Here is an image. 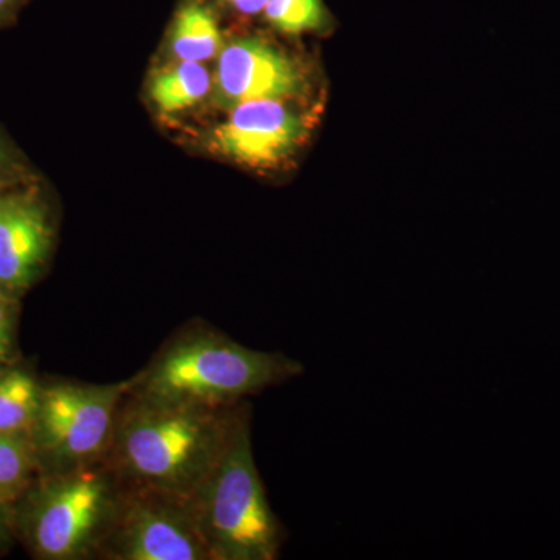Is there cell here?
I'll return each mask as SVG.
<instances>
[{"instance_id":"obj_6","label":"cell","mask_w":560,"mask_h":560,"mask_svg":"<svg viewBox=\"0 0 560 560\" xmlns=\"http://www.w3.org/2000/svg\"><path fill=\"white\" fill-rule=\"evenodd\" d=\"M116 560H212L190 501L135 489L103 541Z\"/></svg>"},{"instance_id":"obj_5","label":"cell","mask_w":560,"mask_h":560,"mask_svg":"<svg viewBox=\"0 0 560 560\" xmlns=\"http://www.w3.org/2000/svg\"><path fill=\"white\" fill-rule=\"evenodd\" d=\"M135 383L43 389L33 429L39 447L68 469L97 463L109 451L117 415Z\"/></svg>"},{"instance_id":"obj_12","label":"cell","mask_w":560,"mask_h":560,"mask_svg":"<svg viewBox=\"0 0 560 560\" xmlns=\"http://www.w3.org/2000/svg\"><path fill=\"white\" fill-rule=\"evenodd\" d=\"M40 393L43 389L27 372L0 375V433L28 436L38 418Z\"/></svg>"},{"instance_id":"obj_13","label":"cell","mask_w":560,"mask_h":560,"mask_svg":"<svg viewBox=\"0 0 560 560\" xmlns=\"http://www.w3.org/2000/svg\"><path fill=\"white\" fill-rule=\"evenodd\" d=\"M265 20L287 35L323 32L331 18L324 0H268Z\"/></svg>"},{"instance_id":"obj_10","label":"cell","mask_w":560,"mask_h":560,"mask_svg":"<svg viewBox=\"0 0 560 560\" xmlns=\"http://www.w3.org/2000/svg\"><path fill=\"white\" fill-rule=\"evenodd\" d=\"M168 40L176 60L202 65L217 60L224 46L215 13L201 0H189L179 7Z\"/></svg>"},{"instance_id":"obj_3","label":"cell","mask_w":560,"mask_h":560,"mask_svg":"<svg viewBox=\"0 0 560 560\" xmlns=\"http://www.w3.org/2000/svg\"><path fill=\"white\" fill-rule=\"evenodd\" d=\"M302 371L301 363L283 353L245 348L223 335H194L165 350L139 375L131 393L151 400L230 408Z\"/></svg>"},{"instance_id":"obj_16","label":"cell","mask_w":560,"mask_h":560,"mask_svg":"<svg viewBox=\"0 0 560 560\" xmlns=\"http://www.w3.org/2000/svg\"><path fill=\"white\" fill-rule=\"evenodd\" d=\"M10 291L0 287V361L7 355L11 341V324H13V300Z\"/></svg>"},{"instance_id":"obj_7","label":"cell","mask_w":560,"mask_h":560,"mask_svg":"<svg viewBox=\"0 0 560 560\" xmlns=\"http://www.w3.org/2000/svg\"><path fill=\"white\" fill-rule=\"evenodd\" d=\"M212 77V101L224 110L248 102L296 101L308 91L304 66L259 36L224 44Z\"/></svg>"},{"instance_id":"obj_14","label":"cell","mask_w":560,"mask_h":560,"mask_svg":"<svg viewBox=\"0 0 560 560\" xmlns=\"http://www.w3.org/2000/svg\"><path fill=\"white\" fill-rule=\"evenodd\" d=\"M35 451L28 436L0 433V503L20 495L31 480Z\"/></svg>"},{"instance_id":"obj_1","label":"cell","mask_w":560,"mask_h":560,"mask_svg":"<svg viewBox=\"0 0 560 560\" xmlns=\"http://www.w3.org/2000/svg\"><path fill=\"white\" fill-rule=\"evenodd\" d=\"M131 396L110 441L114 471L135 489L190 501L223 451L234 410Z\"/></svg>"},{"instance_id":"obj_9","label":"cell","mask_w":560,"mask_h":560,"mask_svg":"<svg viewBox=\"0 0 560 560\" xmlns=\"http://www.w3.org/2000/svg\"><path fill=\"white\" fill-rule=\"evenodd\" d=\"M54 245L49 210L36 189L0 195V287L24 291L38 279Z\"/></svg>"},{"instance_id":"obj_18","label":"cell","mask_w":560,"mask_h":560,"mask_svg":"<svg viewBox=\"0 0 560 560\" xmlns=\"http://www.w3.org/2000/svg\"><path fill=\"white\" fill-rule=\"evenodd\" d=\"M224 3L243 16H256V14L264 13L268 0H224Z\"/></svg>"},{"instance_id":"obj_11","label":"cell","mask_w":560,"mask_h":560,"mask_svg":"<svg viewBox=\"0 0 560 560\" xmlns=\"http://www.w3.org/2000/svg\"><path fill=\"white\" fill-rule=\"evenodd\" d=\"M213 77L202 62L178 61L150 81V98L165 114L194 108L212 94Z\"/></svg>"},{"instance_id":"obj_17","label":"cell","mask_w":560,"mask_h":560,"mask_svg":"<svg viewBox=\"0 0 560 560\" xmlns=\"http://www.w3.org/2000/svg\"><path fill=\"white\" fill-rule=\"evenodd\" d=\"M32 0H0V28L10 27Z\"/></svg>"},{"instance_id":"obj_2","label":"cell","mask_w":560,"mask_h":560,"mask_svg":"<svg viewBox=\"0 0 560 560\" xmlns=\"http://www.w3.org/2000/svg\"><path fill=\"white\" fill-rule=\"evenodd\" d=\"M212 560H275L285 541L257 470L248 407L232 411L223 451L190 500Z\"/></svg>"},{"instance_id":"obj_8","label":"cell","mask_w":560,"mask_h":560,"mask_svg":"<svg viewBox=\"0 0 560 560\" xmlns=\"http://www.w3.org/2000/svg\"><path fill=\"white\" fill-rule=\"evenodd\" d=\"M308 131L311 124L287 102L257 101L231 109L210 132L208 143L213 153L234 164L272 171L300 150Z\"/></svg>"},{"instance_id":"obj_15","label":"cell","mask_w":560,"mask_h":560,"mask_svg":"<svg viewBox=\"0 0 560 560\" xmlns=\"http://www.w3.org/2000/svg\"><path fill=\"white\" fill-rule=\"evenodd\" d=\"M24 183V171L9 143L0 138V195L16 189Z\"/></svg>"},{"instance_id":"obj_4","label":"cell","mask_w":560,"mask_h":560,"mask_svg":"<svg viewBox=\"0 0 560 560\" xmlns=\"http://www.w3.org/2000/svg\"><path fill=\"white\" fill-rule=\"evenodd\" d=\"M97 463L68 469L40 493L32 540L44 558H88L113 528L121 495L110 469H98Z\"/></svg>"}]
</instances>
